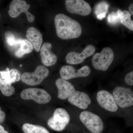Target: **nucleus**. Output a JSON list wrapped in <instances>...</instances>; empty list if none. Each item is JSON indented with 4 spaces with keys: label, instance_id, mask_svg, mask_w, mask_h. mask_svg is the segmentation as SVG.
<instances>
[{
    "label": "nucleus",
    "instance_id": "nucleus-31",
    "mask_svg": "<svg viewBox=\"0 0 133 133\" xmlns=\"http://www.w3.org/2000/svg\"><path fill=\"white\" fill-rule=\"evenodd\" d=\"M0 19H1V14H0Z\"/></svg>",
    "mask_w": 133,
    "mask_h": 133
},
{
    "label": "nucleus",
    "instance_id": "nucleus-2",
    "mask_svg": "<svg viewBox=\"0 0 133 133\" xmlns=\"http://www.w3.org/2000/svg\"><path fill=\"white\" fill-rule=\"evenodd\" d=\"M114 58L112 50L109 47H106L101 52H97L92 59V66L97 70L106 71L109 69Z\"/></svg>",
    "mask_w": 133,
    "mask_h": 133
},
{
    "label": "nucleus",
    "instance_id": "nucleus-22",
    "mask_svg": "<svg viewBox=\"0 0 133 133\" xmlns=\"http://www.w3.org/2000/svg\"><path fill=\"white\" fill-rule=\"evenodd\" d=\"M5 35L7 43L10 46L13 47L19 44L20 38H16L11 31H6Z\"/></svg>",
    "mask_w": 133,
    "mask_h": 133
},
{
    "label": "nucleus",
    "instance_id": "nucleus-6",
    "mask_svg": "<svg viewBox=\"0 0 133 133\" xmlns=\"http://www.w3.org/2000/svg\"><path fill=\"white\" fill-rule=\"evenodd\" d=\"M112 95L120 107L125 108L133 105V92L130 88L117 87L113 91Z\"/></svg>",
    "mask_w": 133,
    "mask_h": 133
},
{
    "label": "nucleus",
    "instance_id": "nucleus-14",
    "mask_svg": "<svg viewBox=\"0 0 133 133\" xmlns=\"http://www.w3.org/2000/svg\"><path fill=\"white\" fill-rule=\"evenodd\" d=\"M52 44L50 43H45L42 45L40 49L42 63L46 66H51L55 64L57 61V57L51 51Z\"/></svg>",
    "mask_w": 133,
    "mask_h": 133
},
{
    "label": "nucleus",
    "instance_id": "nucleus-13",
    "mask_svg": "<svg viewBox=\"0 0 133 133\" xmlns=\"http://www.w3.org/2000/svg\"><path fill=\"white\" fill-rule=\"evenodd\" d=\"M67 99L70 103L82 109H86L91 102L87 94L79 91H74Z\"/></svg>",
    "mask_w": 133,
    "mask_h": 133
},
{
    "label": "nucleus",
    "instance_id": "nucleus-26",
    "mask_svg": "<svg viewBox=\"0 0 133 133\" xmlns=\"http://www.w3.org/2000/svg\"><path fill=\"white\" fill-rule=\"evenodd\" d=\"M6 118V114L5 112L1 110V108L0 107V124L4 122Z\"/></svg>",
    "mask_w": 133,
    "mask_h": 133
},
{
    "label": "nucleus",
    "instance_id": "nucleus-27",
    "mask_svg": "<svg viewBox=\"0 0 133 133\" xmlns=\"http://www.w3.org/2000/svg\"><path fill=\"white\" fill-rule=\"evenodd\" d=\"M129 13H130V14L132 15V16L133 15V3H132L130 5V6L129 7Z\"/></svg>",
    "mask_w": 133,
    "mask_h": 133
},
{
    "label": "nucleus",
    "instance_id": "nucleus-20",
    "mask_svg": "<svg viewBox=\"0 0 133 133\" xmlns=\"http://www.w3.org/2000/svg\"><path fill=\"white\" fill-rule=\"evenodd\" d=\"M22 129L25 133H50L42 126L29 123L23 124Z\"/></svg>",
    "mask_w": 133,
    "mask_h": 133
},
{
    "label": "nucleus",
    "instance_id": "nucleus-15",
    "mask_svg": "<svg viewBox=\"0 0 133 133\" xmlns=\"http://www.w3.org/2000/svg\"><path fill=\"white\" fill-rule=\"evenodd\" d=\"M56 84L58 90V98L61 99L68 98L76 90L72 84L62 78L57 79L56 81Z\"/></svg>",
    "mask_w": 133,
    "mask_h": 133
},
{
    "label": "nucleus",
    "instance_id": "nucleus-28",
    "mask_svg": "<svg viewBox=\"0 0 133 133\" xmlns=\"http://www.w3.org/2000/svg\"><path fill=\"white\" fill-rule=\"evenodd\" d=\"M106 13H104L103 14H101L99 15H98L97 16V17L98 19H100V20H102L103 18L105 17L106 15Z\"/></svg>",
    "mask_w": 133,
    "mask_h": 133
},
{
    "label": "nucleus",
    "instance_id": "nucleus-5",
    "mask_svg": "<svg viewBox=\"0 0 133 133\" xmlns=\"http://www.w3.org/2000/svg\"><path fill=\"white\" fill-rule=\"evenodd\" d=\"M49 71L48 68L43 65L37 67L32 72H25L22 74V81L26 84L30 86L39 84L48 76Z\"/></svg>",
    "mask_w": 133,
    "mask_h": 133
},
{
    "label": "nucleus",
    "instance_id": "nucleus-8",
    "mask_svg": "<svg viewBox=\"0 0 133 133\" xmlns=\"http://www.w3.org/2000/svg\"><path fill=\"white\" fill-rule=\"evenodd\" d=\"M30 7V5L27 4L26 1L14 0L10 5L9 15L10 17L16 18L22 13H24L26 15L28 21L30 22H33L35 21V17L28 11Z\"/></svg>",
    "mask_w": 133,
    "mask_h": 133
},
{
    "label": "nucleus",
    "instance_id": "nucleus-7",
    "mask_svg": "<svg viewBox=\"0 0 133 133\" xmlns=\"http://www.w3.org/2000/svg\"><path fill=\"white\" fill-rule=\"evenodd\" d=\"M21 96L23 99L33 100L39 104H47L51 99L49 94L41 88H27L22 91Z\"/></svg>",
    "mask_w": 133,
    "mask_h": 133
},
{
    "label": "nucleus",
    "instance_id": "nucleus-9",
    "mask_svg": "<svg viewBox=\"0 0 133 133\" xmlns=\"http://www.w3.org/2000/svg\"><path fill=\"white\" fill-rule=\"evenodd\" d=\"M65 5L66 10L71 14L87 16L91 12L90 5L83 0H66Z\"/></svg>",
    "mask_w": 133,
    "mask_h": 133
},
{
    "label": "nucleus",
    "instance_id": "nucleus-25",
    "mask_svg": "<svg viewBox=\"0 0 133 133\" xmlns=\"http://www.w3.org/2000/svg\"><path fill=\"white\" fill-rule=\"evenodd\" d=\"M125 81L127 84L133 85V71L129 72L126 75L125 78Z\"/></svg>",
    "mask_w": 133,
    "mask_h": 133
},
{
    "label": "nucleus",
    "instance_id": "nucleus-1",
    "mask_svg": "<svg viewBox=\"0 0 133 133\" xmlns=\"http://www.w3.org/2000/svg\"><path fill=\"white\" fill-rule=\"evenodd\" d=\"M55 23L58 36L63 40L78 38L82 33L79 23L70 17L62 14L55 16Z\"/></svg>",
    "mask_w": 133,
    "mask_h": 133
},
{
    "label": "nucleus",
    "instance_id": "nucleus-19",
    "mask_svg": "<svg viewBox=\"0 0 133 133\" xmlns=\"http://www.w3.org/2000/svg\"><path fill=\"white\" fill-rule=\"evenodd\" d=\"M116 12L118 14L121 23L131 31H133V21L131 20V15L128 11L126 10L122 11L119 9Z\"/></svg>",
    "mask_w": 133,
    "mask_h": 133
},
{
    "label": "nucleus",
    "instance_id": "nucleus-30",
    "mask_svg": "<svg viewBox=\"0 0 133 133\" xmlns=\"http://www.w3.org/2000/svg\"><path fill=\"white\" fill-rule=\"evenodd\" d=\"M20 66H22V65H20Z\"/></svg>",
    "mask_w": 133,
    "mask_h": 133
},
{
    "label": "nucleus",
    "instance_id": "nucleus-11",
    "mask_svg": "<svg viewBox=\"0 0 133 133\" xmlns=\"http://www.w3.org/2000/svg\"><path fill=\"white\" fill-rule=\"evenodd\" d=\"M97 101L102 108L111 112H115L118 108L112 94L108 91L101 90L97 95Z\"/></svg>",
    "mask_w": 133,
    "mask_h": 133
},
{
    "label": "nucleus",
    "instance_id": "nucleus-21",
    "mask_svg": "<svg viewBox=\"0 0 133 133\" xmlns=\"http://www.w3.org/2000/svg\"><path fill=\"white\" fill-rule=\"evenodd\" d=\"M0 90L2 94L8 97L13 95L15 92V88L12 85L3 83L1 81H0Z\"/></svg>",
    "mask_w": 133,
    "mask_h": 133
},
{
    "label": "nucleus",
    "instance_id": "nucleus-17",
    "mask_svg": "<svg viewBox=\"0 0 133 133\" xmlns=\"http://www.w3.org/2000/svg\"><path fill=\"white\" fill-rule=\"evenodd\" d=\"M21 76V72L17 69L10 70L7 68L5 71H0V81L12 85V83L20 81Z\"/></svg>",
    "mask_w": 133,
    "mask_h": 133
},
{
    "label": "nucleus",
    "instance_id": "nucleus-29",
    "mask_svg": "<svg viewBox=\"0 0 133 133\" xmlns=\"http://www.w3.org/2000/svg\"><path fill=\"white\" fill-rule=\"evenodd\" d=\"M0 133H9L8 131H5L3 126L0 125Z\"/></svg>",
    "mask_w": 133,
    "mask_h": 133
},
{
    "label": "nucleus",
    "instance_id": "nucleus-23",
    "mask_svg": "<svg viewBox=\"0 0 133 133\" xmlns=\"http://www.w3.org/2000/svg\"><path fill=\"white\" fill-rule=\"evenodd\" d=\"M108 21L112 24H116L120 22L118 14L117 12H112L108 15L107 17Z\"/></svg>",
    "mask_w": 133,
    "mask_h": 133
},
{
    "label": "nucleus",
    "instance_id": "nucleus-4",
    "mask_svg": "<svg viewBox=\"0 0 133 133\" xmlns=\"http://www.w3.org/2000/svg\"><path fill=\"white\" fill-rule=\"evenodd\" d=\"M70 121V116L67 111L63 108H58L49 119L48 125L51 129L60 132L65 128Z\"/></svg>",
    "mask_w": 133,
    "mask_h": 133
},
{
    "label": "nucleus",
    "instance_id": "nucleus-3",
    "mask_svg": "<svg viewBox=\"0 0 133 133\" xmlns=\"http://www.w3.org/2000/svg\"><path fill=\"white\" fill-rule=\"evenodd\" d=\"M79 119L88 130L92 133H101L104 129L102 119L97 115L88 111L81 112Z\"/></svg>",
    "mask_w": 133,
    "mask_h": 133
},
{
    "label": "nucleus",
    "instance_id": "nucleus-10",
    "mask_svg": "<svg viewBox=\"0 0 133 133\" xmlns=\"http://www.w3.org/2000/svg\"><path fill=\"white\" fill-rule=\"evenodd\" d=\"M60 75L62 78L65 80L81 77H87L91 73V69L87 65L83 66L81 69L76 70L70 65H64L60 70Z\"/></svg>",
    "mask_w": 133,
    "mask_h": 133
},
{
    "label": "nucleus",
    "instance_id": "nucleus-16",
    "mask_svg": "<svg viewBox=\"0 0 133 133\" xmlns=\"http://www.w3.org/2000/svg\"><path fill=\"white\" fill-rule=\"evenodd\" d=\"M26 36L36 51L39 52L43 43V36L40 31L35 27H30L26 31Z\"/></svg>",
    "mask_w": 133,
    "mask_h": 133
},
{
    "label": "nucleus",
    "instance_id": "nucleus-24",
    "mask_svg": "<svg viewBox=\"0 0 133 133\" xmlns=\"http://www.w3.org/2000/svg\"><path fill=\"white\" fill-rule=\"evenodd\" d=\"M108 5L105 2H101L97 6L95 12L97 15L104 13H107Z\"/></svg>",
    "mask_w": 133,
    "mask_h": 133
},
{
    "label": "nucleus",
    "instance_id": "nucleus-18",
    "mask_svg": "<svg viewBox=\"0 0 133 133\" xmlns=\"http://www.w3.org/2000/svg\"><path fill=\"white\" fill-rule=\"evenodd\" d=\"M19 44L20 45V48L15 53L17 57H22L24 55L30 53L34 49L32 44L27 39L20 38Z\"/></svg>",
    "mask_w": 133,
    "mask_h": 133
},
{
    "label": "nucleus",
    "instance_id": "nucleus-12",
    "mask_svg": "<svg viewBox=\"0 0 133 133\" xmlns=\"http://www.w3.org/2000/svg\"><path fill=\"white\" fill-rule=\"evenodd\" d=\"M95 47L92 45L87 46L81 53L71 51L66 55L65 57L66 62L69 64H78L81 63L85 59L94 55Z\"/></svg>",
    "mask_w": 133,
    "mask_h": 133
}]
</instances>
